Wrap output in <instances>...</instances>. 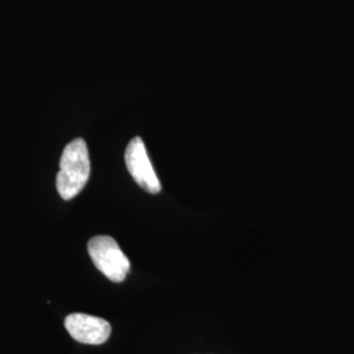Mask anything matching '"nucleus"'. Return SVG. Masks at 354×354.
<instances>
[{"label":"nucleus","mask_w":354,"mask_h":354,"mask_svg":"<svg viewBox=\"0 0 354 354\" xmlns=\"http://www.w3.org/2000/svg\"><path fill=\"white\" fill-rule=\"evenodd\" d=\"M64 327L75 342L87 345H102L112 333V327L105 319L80 313L66 317Z\"/></svg>","instance_id":"obj_4"},{"label":"nucleus","mask_w":354,"mask_h":354,"mask_svg":"<svg viewBox=\"0 0 354 354\" xmlns=\"http://www.w3.org/2000/svg\"><path fill=\"white\" fill-rule=\"evenodd\" d=\"M91 175V160L86 140L76 138L64 147L59 172L57 175V190L59 196L68 201L84 189Z\"/></svg>","instance_id":"obj_1"},{"label":"nucleus","mask_w":354,"mask_h":354,"mask_svg":"<svg viewBox=\"0 0 354 354\" xmlns=\"http://www.w3.org/2000/svg\"><path fill=\"white\" fill-rule=\"evenodd\" d=\"M89 257L102 274L113 282H122L130 270V261L118 243L108 235H97L88 241Z\"/></svg>","instance_id":"obj_2"},{"label":"nucleus","mask_w":354,"mask_h":354,"mask_svg":"<svg viewBox=\"0 0 354 354\" xmlns=\"http://www.w3.org/2000/svg\"><path fill=\"white\" fill-rule=\"evenodd\" d=\"M125 163L127 171L142 189L151 194H156L162 190L160 181L152 167L146 146L140 137L129 142L125 151Z\"/></svg>","instance_id":"obj_3"}]
</instances>
